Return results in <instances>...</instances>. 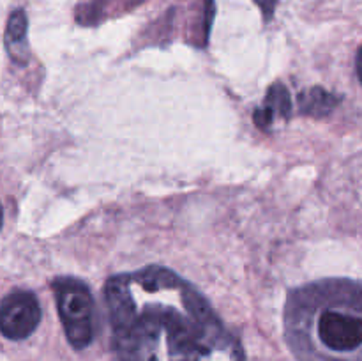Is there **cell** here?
Wrapping results in <instances>:
<instances>
[{
    "label": "cell",
    "instance_id": "obj_1",
    "mask_svg": "<svg viewBox=\"0 0 362 361\" xmlns=\"http://www.w3.org/2000/svg\"><path fill=\"white\" fill-rule=\"evenodd\" d=\"M105 299L122 361H211L239 345L205 297L168 269L113 276Z\"/></svg>",
    "mask_w": 362,
    "mask_h": 361
},
{
    "label": "cell",
    "instance_id": "obj_2",
    "mask_svg": "<svg viewBox=\"0 0 362 361\" xmlns=\"http://www.w3.org/2000/svg\"><path fill=\"white\" fill-rule=\"evenodd\" d=\"M52 287L67 340L74 349H85L94 338V299L90 289L76 278H57Z\"/></svg>",
    "mask_w": 362,
    "mask_h": 361
},
{
    "label": "cell",
    "instance_id": "obj_3",
    "mask_svg": "<svg viewBox=\"0 0 362 361\" xmlns=\"http://www.w3.org/2000/svg\"><path fill=\"white\" fill-rule=\"evenodd\" d=\"M315 329L317 338L331 353L350 354L362 347V311L359 308H322Z\"/></svg>",
    "mask_w": 362,
    "mask_h": 361
},
{
    "label": "cell",
    "instance_id": "obj_4",
    "mask_svg": "<svg viewBox=\"0 0 362 361\" xmlns=\"http://www.w3.org/2000/svg\"><path fill=\"white\" fill-rule=\"evenodd\" d=\"M41 322V304L30 290H13L0 301V333L9 340H25Z\"/></svg>",
    "mask_w": 362,
    "mask_h": 361
},
{
    "label": "cell",
    "instance_id": "obj_5",
    "mask_svg": "<svg viewBox=\"0 0 362 361\" xmlns=\"http://www.w3.org/2000/svg\"><path fill=\"white\" fill-rule=\"evenodd\" d=\"M290 113H292V98H290V92L285 85L278 81V84H274L267 91V103H265V106L257 108L253 119L258 127L269 130L272 120H274V115L288 119Z\"/></svg>",
    "mask_w": 362,
    "mask_h": 361
},
{
    "label": "cell",
    "instance_id": "obj_6",
    "mask_svg": "<svg viewBox=\"0 0 362 361\" xmlns=\"http://www.w3.org/2000/svg\"><path fill=\"white\" fill-rule=\"evenodd\" d=\"M27 28L28 20L23 9H16L11 13L6 27V46L9 50V55L16 62H27Z\"/></svg>",
    "mask_w": 362,
    "mask_h": 361
},
{
    "label": "cell",
    "instance_id": "obj_7",
    "mask_svg": "<svg viewBox=\"0 0 362 361\" xmlns=\"http://www.w3.org/2000/svg\"><path fill=\"white\" fill-rule=\"evenodd\" d=\"M339 103L336 94H331L322 87H313L308 92H303L299 98L300 112L311 117H324L331 113Z\"/></svg>",
    "mask_w": 362,
    "mask_h": 361
},
{
    "label": "cell",
    "instance_id": "obj_8",
    "mask_svg": "<svg viewBox=\"0 0 362 361\" xmlns=\"http://www.w3.org/2000/svg\"><path fill=\"white\" fill-rule=\"evenodd\" d=\"M258 7H260L262 14H264L265 20H271L272 14H274L276 6H278V0H255Z\"/></svg>",
    "mask_w": 362,
    "mask_h": 361
},
{
    "label": "cell",
    "instance_id": "obj_9",
    "mask_svg": "<svg viewBox=\"0 0 362 361\" xmlns=\"http://www.w3.org/2000/svg\"><path fill=\"white\" fill-rule=\"evenodd\" d=\"M356 66H357V76H359L361 84H362V48L357 53V60H356Z\"/></svg>",
    "mask_w": 362,
    "mask_h": 361
},
{
    "label": "cell",
    "instance_id": "obj_10",
    "mask_svg": "<svg viewBox=\"0 0 362 361\" xmlns=\"http://www.w3.org/2000/svg\"><path fill=\"white\" fill-rule=\"evenodd\" d=\"M2 219H4V211H2V205H0V229H2Z\"/></svg>",
    "mask_w": 362,
    "mask_h": 361
}]
</instances>
